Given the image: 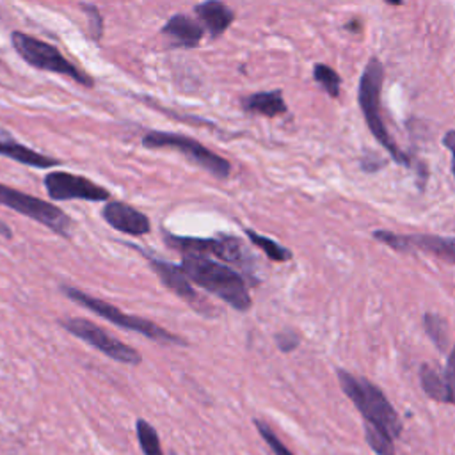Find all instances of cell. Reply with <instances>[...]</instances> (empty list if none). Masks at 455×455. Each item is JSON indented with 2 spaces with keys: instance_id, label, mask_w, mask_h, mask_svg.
I'll return each instance as SVG.
<instances>
[{
  "instance_id": "21",
  "label": "cell",
  "mask_w": 455,
  "mask_h": 455,
  "mask_svg": "<svg viewBox=\"0 0 455 455\" xmlns=\"http://www.w3.org/2000/svg\"><path fill=\"white\" fill-rule=\"evenodd\" d=\"M135 432H137V439H139V444H140V450L144 455H164L158 434L153 425H149L146 419L140 418L135 423Z\"/></svg>"
},
{
  "instance_id": "16",
  "label": "cell",
  "mask_w": 455,
  "mask_h": 455,
  "mask_svg": "<svg viewBox=\"0 0 455 455\" xmlns=\"http://www.w3.org/2000/svg\"><path fill=\"white\" fill-rule=\"evenodd\" d=\"M194 12L210 39H219L235 21V11L222 0H203L194 5Z\"/></svg>"
},
{
  "instance_id": "23",
  "label": "cell",
  "mask_w": 455,
  "mask_h": 455,
  "mask_svg": "<svg viewBox=\"0 0 455 455\" xmlns=\"http://www.w3.org/2000/svg\"><path fill=\"white\" fill-rule=\"evenodd\" d=\"M364 439L368 443V446L377 453V455H396L395 451V439L391 435H387L386 432L364 425Z\"/></svg>"
},
{
  "instance_id": "15",
  "label": "cell",
  "mask_w": 455,
  "mask_h": 455,
  "mask_svg": "<svg viewBox=\"0 0 455 455\" xmlns=\"http://www.w3.org/2000/svg\"><path fill=\"white\" fill-rule=\"evenodd\" d=\"M160 34L164 36L167 48H196L204 36V28L188 14L176 12L164 23Z\"/></svg>"
},
{
  "instance_id": "2",
  "label": "cell",
  "mask_w": 455,
  "mask_h": 455,
  "mask_svg": "<svg viewBox=\"0 0 455 455\" xmlns=\"http://www.w3.org/2000/svg\"><path fill=\"white\" fill-rule=\"evenodd\" d=\"M336 375L341 391L355 405V409L364 419V425L375 427L391 435L393 439H400L403 430L402 419L395 407L391 405V402L387 400V396L384 395V391L371 380L350 373L343 368H338Z\"/></svg>"
},
{
  "instance_id": "20",
  "label": "cell",
  "mask_w": 455,
  "mask_h": 455,
  "mask_svg": "<svg viewBox=\"0 0 455 455\" xmlns=\"http://www.w3.org/2000/svg\"><path fill=\"white\" fill-rule=\"evenodd\" d=\"M245 235L249 236V240L259 247L272 261H279V263H284V261H290L293 258L291 251L283 247L281 243H277L275 240L268 238V236H263L259 233H256L254 229H245Z\"/></svg>"
},
{
  "instance_id": "12",
  "label": "cell",
  "mask_w": 455,
  "mask_h": 455,
  "mask_svg": "<svg viewBox=\"0 0 455 455\" xmlns=\"http://www.w3.org/2000/svg\"><path fill=\"white\" fill-rule=\"evenodd\" d=\"M132 247L137 249V251H140V252L148 258V261L151 263V267H153V270L156 272V275L160 277V281H162L171 291H174L181 300H185L190 307H194L196 311H199V313H203V315H210V313H212V304H210L206 299H203V297L192 288L190 279H188L187 274L181 270V267L172 265V263H169V261H165V259H160V258H156V256H153V254H148V252H144L140 247H135V245H132Z\"/></svg>"
},
{
  "instance_id": "8",
  "label": "cell",
  "mask_w": 455,
  "mask_h": 455,
  "mask_svg": "<svg viewBox=\"0 0 455 455\" xmlns=\"http://www.w3.org/2000/svg\"><path fill=\"white\" fill-rule=\"evenodd\" d=\"M371 236L373 240L386 243L396 252H425L455 265V236H439L427 233H395L389 229H375Z\"/></svg>"
},
{
  "instance_id": "18",
  "label": "cell",
  "mask_w": 455,
  "mask_h": 455,
  "mask_svg": "<svg viewBox=\"0 0 455 455\" xmlns=\"http://www.w3.org/2000/svg\"><path fill=\"white\" fill-rule=\"evenodd\" d=\"M240 107L245 114H256L265 117H277L288 112L281 89L259 91L240 100Z\"/></svg>"
},
{
  "instance_id": "25",
  "label": "cell",
  "mask_w": 455,
  "mask_h": 455,
  "mask_svg": "<svg viewBox=\"0 0 455 455\" xmlns=\"http://www.w3.org/2000/svg\"><path fill=\"white\" fill-rule=\"evenodd\" d=\"M82 11L85 12V18H87V23H89V32H91V37L94 41H100L103 37V16L100 14L98 7L92 5V4H82L80 5Z\"/></svg>"
},
{
  "instance_id": "29",
  "label": "cell",
  "mask_w": 455,
  "mask_h": 455,
  "mask_svg": "<svg viewBox=\"0 0 455 455\" xmlns=\"http://www.w3.org/2000/svg\"><path fill=\"white\" fill-rule=\"evenodd\" d=\"M384 2H387L389 5H402V0H384Z\"/></svg>"
},
{
  "instance_id": "14",
  "label": "cell",
  "mask_w": 455,
  "mask_h": 455,
  "mask_svg": "<svg viewBox=\"0 0 455 455\" xmlns=\"http://www.w3.org/2000/svg\"><path fill=\"white\" fill-rule=\"evenodd\" d=\"M101 217L114 229L132 236H142L151 231V222L148 215L123 201L107 203L101 210Z\"/></svg>"
},
{
  "instance_id": "7",
  "label": "cell",
  "mask_w": 455,
  "mask_h": 455,
  "mask_svg": "<svg viewBox=\"0 0 455 455\" xmlns=\"http://www.w3.org/2000/svg\"><path fill=\"white\" fill-rule=\"evenodd\" d=\"M0 204L25 217H30L32 220L46 226L48 229L55 231L60 236H69V231L73 226L69 215L44 199L28 196L25 192H20L12 187L0 183Z\"/></svg>"
},
{
  "instance_id": "10",
  "label": "cell",
  "mask_w": 455,
  "mask_h": 455,
  "mask_svg": "<svg viewBox=\"0 0 455 455\" xmlns=\"http://www.w3.org/2000/svg\"><path fill=\"white\" fill-rule=\"evenodd\" d=\"M164 240L169 247L183 254H213L222 261L236 265H245V261L251 258L242 240L229 235H220L217 238H185L164 231Z\"/></svg>"
},
{
  "instance_id": "22",
  "label": "cell",
  "mask_w": 455,
  "mask_h": 455,
  "mask_svg": "<svg viewBox=\"0 0 455 455\" xmlns=\"http://www.w3.org/2000/svg\"><path fill=\"white\" fill-rule=\"evenodd\" d=\"M313 78L320 87L331 96L338 98L339 96V87H341V76L327 64H315L313 68Z\"/></svg>"
},
{
  "instance_id": "19",
  "label": "cell",
  "mask_w": 455,
  "mask_h": 455,
  "mask_svg": "<svg viewBox=\"0 0 455 455\" xmlns=\"http://www.w3.org/2000/svg\"><path fill=\"white\" fill-rule=\"evenodd\" d=\"M423 327L430 341L435 345L439 352H446L448 343H450V331H448V322L444 316L437 313H425L423 315Z\"/></svg>"
},
{
  "instance_id": "4",
  "label": "cell",
  "mask_w": 455,
  "mask_h": 455,
  "mask_svg": "<svg viewBox=\"0 0 455 455\" xmlns=\"http://www.w3.org/2000/svg\"><path fill=\"white\" fill-rule=\"evenodd\" d=\"M11 44H12L14 52L28 66H32L36 69L64 75V76L78 82V85H84V87H94V78L91 75H87L85 71H82L78 66H75L71 60H68L59 52L57 46H53L43 39H37L30 34H25L21 30H14L11 34Z\"/></svg>"
},
{
  "instance_id": "3",
  "label": "cell",
  "mask_w": 455,
  "mask_h": 455,
  "mask_svg": "<svg viewBox=\"0 0 455 455\" xmlns=\"http://www.w3.org/2000/svg\"><path fill=\"white\" fill-rule=\"evenodd\" d=\"M384 84V66L379 59H370L368 64L364 66V71L359 80V107L363 110L364 121L371 135L377 139V142L391 155V158L405 167H412L411 156L403 153L395 139L389 135L382 114H380V91Z\"/></svg>"
},
{
  "instance_id": "1",
  "label": "cell",
  "mask_w": 455,
  "mask_h": 455,
  "mask_svg": "<svg viewBox=\"0 0 455 455\" xmlns=\"http://www.w3.org/2000/svg\"><path fill=\"white\" fill-rule=\"evenodd\" d=\"M180 267L192 283L222 299L233 309L247 311L251 307L247 283L231 267L217 263L204 254H183Z\"/></svg>"
},
{
  "instance_id": "11",
  "label": "cell",
  "mask_w": 455,
  "mask_h": 455,
  "mask_svg": "<svg viewBox=\"0 0 455 455\" xmlns=\"http://www.w3.org/2000/svg\"><path fill=\"white\" fill-rule=\"evenodd\" d=\"M46 194L53 201H107L110 192L101 185L91 181L85 176L66 172V171H52L43 180Z\"/></svg>"
},
{
  "instance_id": "9",
  "label": "cell",
  "mask_w": 455,
  "mask_h": 455,
  "mask_svg": "<svg viewBox=\"0 0 455 455\" xmlns=\"http://www.w3.org/2000/svg\"><path fill=\"white\" fill-rule=\"evenodd\" d=\"M60 325L66 331H69L73 336L80 338L82 341H85L87 345L94 347L96 350H100L101 354L108 355L110 359L117 361V363L139 364L140 359H142L140 354L135 348H132L130 345H126L121 339L114 338L110 332H107L100 325L92 323L91 320H85V318H68V320H60Z\"/></svg>"
},
{
  "instance_id": "24",
  "label": "cell",
  "mask_w": 455,
  "mask_h": 455,
  "mask_svg": "<svg viewBox=\"0 0 455 455\" xmlns=\"http://www.w3.org/2000/svg\"><path fill=\"white\" fill-rule=\"evenodd\" d=\"M254 427L258 428V432H259V435L263 437V441L268 444V448L272 450V453L274 455H293L288 448H286V444L277 437V434L265 423V421H261V419H254Z\"/></svg>"
},
{
  "instance_id": "13",
  "label": "cell",
  "mask_w": 455,
  "mask_h": 455,
  "mask_svg": "<svg viewBox=\"0 0 455 455\" xmlns=\"http://www.w3.org/2000/svg\"><path fill=\"white\" fill-rule=\"evenodd\" d=\"M419 384L430 400L455 405V343L443 370L430 364H421Z\"/></svg>"
},
{
  "instance_id": "30",
  "label": "cell",
  "mask_w": 455,
  "mask_h": 455,
  "mask_svg": "<svg viewBox=\"0 0 455 455\" xmlns=\"http://www.w3.org/2000/svg\"><path fill=\"white\" fill-rule=\"evenodd\" d=\"M171 455H176V453H171Z\"/></svg>"
},
{
  "instance_id": "17",
  "label": "cell",
  "mask_w": 455,
  "mask_h": 455,
  "mask_svg": "<svg viewBox=\"0 0 455 455\" xmlns=\"http://www.w3.org/2000/svg\"><path fill=\"white\" fill-rule=\"evenodd\" d=\"M0 155L7 156L18 164L28 165V167H37V169H50L55 165H60V160L39 153L21 142H18L11 132L0 128Z\"/></svg>"
},
{
  "instance_id": "6",
  "label": "cell",
  "mask_w": 455,
  "mask_h": 455,
  "mask_svg": "<svg viewBox=\"0 0 455 455\" xmlns=\"http://www.w3.org/2000/svg\"><path fill=\"white\" fill-rule=\"evenodd\" d=\"M60 288H62V291H64L66 297H69L71 300L78 302V304L84 306L85 309L96 313L98 316L108 320L110 323L117 325V327H121V329L137 331V332H140L142 336H146V338H149V339H153V341H158V343H165V345H169V343H171V345H183V343H185L180 336L172 334L171 331H167V329L156 325L155 322H151V320H148V318L135 316V315H126V313H123L121 309H117L116 306H112L110 302H105V300L96 299V297H91V295H87L85 291H82V290H78V288L66 286V284H62Z\"/></svg>"
},
{
  "instance_id": "5",
  "label": "cell",
  "mask_w": 455,
  "mask_h": 455,
  "mask_svg": "<svg viewBox=\"0 0 455 455\" xmlns=\"http://www.w3.org/2000/svg\"><path fill=\"white\" fill-rule=\"evenodd\" d=\"M142 146L148 149H174L181 153L188 162L210 172L217 180H226L231 174L229 160L213 153L199 140L183 133L149 130L142 135Z\"/></svg>"
},
{
  "instance_id": "28",
  "label": "cell",
  "mask_w": 455,
  "mask_h": 455,
  "mask_svg": "<svg viewBox=\"0 0 455 455\" xmlns=\"http://www.w3.org/2000/svg\"><path fill=\"white\" fill-rule=\"evenodd\" d=\"M359 27H361L359 20H352L350 23L345 25V28H347V30H352V32H359Z\"/></svg>"
},
{
  "instance_id": "27",
  "label": "cell",
  "mask_w": 455,
  "mask_h": 455,
  "mask_svg": "<svg viewBox=\"0 0 455 455\" xmlns=\"http://www.w3.org/2000/svg\"><path fill=\"white\" fill-rule=\"evenodd\" d=\"M443 144H444V148H446V149L450 151V155H451V174H453V178H455V130H450V132L444 133Z\"/></svg>"
},
{
  "instance_id": "26",
  "label": "cell",
  "mask_w": 455,
  "mask_h": 455,
  "mask_svg": "<svg viewBox=\"0 0 455 455\" xmlns=\"http://www.w3.org/2000/svg\"><path fill=\"white\" fill-rule=\"evenodd\" d=\"M275 343H277L281 352H291V350H295L299 347L300 336L295 331L286 329V331H281V332L275 334Z\"/></svg>"
}]
</instances>
